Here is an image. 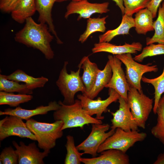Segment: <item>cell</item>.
I'll use <instances>...</instances> for the list:
<instances>
[{
	"label": "cell",
	"mask_w": 164,
	"mask_h": 164,
	"mask_svg": "<svg viewBox=\"0 0 164 164\" xmlns=\"http://www.w3.org/2000/svg\"><path fill=\"white\" fill-rule=\"evenodd\" d=\"M108 16L102 18H90L87 21L86 29L80 35L79 41L81 43L85 42L92 33L97 32H104L106 29V20Z\"/></svg>",
	"instance_id": "cell-26"
},
{
	"label": "cell",
	"mask_w": 164,
	"mask_h": 164,
	"mask_svg": "<svg viewBox=\"0 0 164 164\" xmlns=\"http://www.w3.org/2000/svg\"><path fill=\"white\" fill-rule=\"evenodd\" d=\"M153 19L152 12L147 8L136 13L134 19L136 32L145 35L147 32L154 30Z\"/></svg>",
	"instance_id": "cell-24"
},
{
	"label": "cell",
	"mask_w": 164,
	"mask_h": 164,
	"mask_svg": "<svg viewBox=\"0 0 164 164\" xmlns=\"http://www.w3.org/2000/svg\"><path fill=\"white\" fill-rule=\"evenodd\" d=\"M109 96L104 100L100 97L96 100L91 99L82 94H78L77 97L81 103L84 109L90 116L96 115V118L100 120L104 119V117L102 115L103 113L108 110V107L112 103L118 100L120 96L114 90L109 88Z\"/></svg>",
	"instance_id": "cell-10"
},
{
	"label": "cell",
	"mask_w": 164,
	"mask_h": 164,
	"mask_svg": "<svg viewBox=\"0 0 164 164\" xmlns=\"http://www.w3.org/2000/svg\"><path fill=\"white\" fill-rule=\"evenodd\" d=\"M58 109L53 114L54 120H60L63 124L61 130L76 127L83 128L86 125L102 124V120H98L90 115L83 108L80 101L75 100L72 104H64L60 101Z\"/></svg>",
	"instance_id": "cell-2"
},
{
	"label": "cell",
	"mask_w": 164,
	"mask_h": 164,
	"mask_svg": "<svg viewBox=\"0 0 164 164\" xmlns=\"http://www.w3.org/2000/svg\"><path fill=\"white\" fill-rule=\"evenodd\" d=\"M91 130L88 137L82 142L76 146L79 151L84 154H89L93 157H96L98 149L100 145L115 132V129H111L108 124H93Z\"/></svg>",
	"instance_id": "cell-8"
},
{
	"label": "cell",
	"mask_w": 164,
	"mask_h": 164,
	"mask_svg": "<svg viewBox=\"0 0 164 164\" xmlns=\"http://www.w3.org/2000/svg\"><path fill=\"white\" fill-rule=\"evenodd\" d=\"M98 157L81 158V162L85 164H129V156L121 151L109 149L102 151Z\"/></svg>",
	"instance_id": "cell-15"
},
{
	"label": "cell",
	"mask_w": 164,
	"mask_h": 164,
	"mask_svg": "<svg viewBox=\"0 0 164 164\" xmlns=\"http://www.w3.org/2000/svg\"><path fill=\"white\" fill-rule=\"evenodd\" d=\"M80 63L83 70L81 78L86 88L85 92L82 94H84L89 92L93 87L99 69L97 64L91 62L87 56L84 57Z\"/></svg>",
	"instance_id": "cell-21"
},
{
	"label": "cell",
	"mask_w": 164,
	"mask_h": 164,
	"mask_svg": "<svg viewBox=\"0 0 164 164\" xmlns=\"http://www.w3.org/2000/svg\"><path fill=\"white\" fill-rule=\"evenodd\" d=\"M108 59L112 73L110 82L105 87L114 90L127 101L128 93L130 87L121 67L122 62L115 55H108Z\"/></svg>",
	"instance_id": "cell-12"
},
{
	"label": "cell",
	"mask_w": 164,
	"mask_h": 164,
	"mask_svg": "<svg viewBox=\"0 0 164 164\" xmlns=\"http://www.w3.org/2000/svg\"><path fill=\"white\" fill-rule=\"evenodd\" d=\"M12 144L18 156L19 164H44L43 159L50 152L46 151L40 152L34 142L26 145L20 141L19 145L13 141Z\"/></svg>",
	"instance_id": "cell-14"
},
{
	"label": "cell",
	"mask_w": 164,
	"mask_h": 164,
	"mask_svg": "<svg viewBox=\"0 0 164 164\" xmlns=\"http://www.w3.org/2000/svg\"><path fill=\"white\" fill-rule=\"evenodd\" d=\"M135 27L134 18L132 16L124 14L119 26L115 29L109 30L99 36V42H109L115 37L129 34L131 29Z\"/></svg>",
	"instance_id": "cell-22"
},
{
	"label": "cell",
	"mask_w": 164,
	"mask_h": 164,
	"mask_svg": "<svg viewBox=\"0 0 164 164\" xmlns=\"http://www.w3.org/2000/svg\"><path fill=\"white\" fill-rule=\"evenodd\" d=\"M26 124L35 136L38 147L43 151H50L56 145V140L61 138L63 123L60 120L53 123L40 122L30 118Z\"/></svg>",
	"instance_id": "cell-3"
},
{
	"label": "cell",
	"mask_w": 164,
	"mask_h": 164,
	"mask_svg": "<svg viewBox=\"0 0 164 164\" xmlns=\"http://www.w3.org/2000/svg\"><path fill=\"white\" fill-rule=\"evenodd\" d=\"M119 108L114 112H111V129L120 128L125 131L138 130V126L131 112L127 101L120 97L118 100Z\"/></svg>",
	"instance_id": "cell-13"
},
{
	"label": "cell",
	"mask_w": 164,
	"mask_h": 164,
	"mask_svg": "<svg viewBox=\"0 0 164 164\" xmlns=\"http://www.w3.org/2000/svg\"><path fill=\"white\" fill-rule=\"evenodd\" d=\"M120 9L122 14H124L125 8L123 4V0H113Z\"/></svg>",
	"instance_id": "cell-38"
},
{
	"label": "cell",
	"mask_w": 164,
	"mask_h": 164,
	"mask_svg": "<svg viewBox=\"0 0 164 164\" xmlns=\"http://www.w3.org/2000/svg\"><path fill=\"white\" fill-rule=\"evenodd\" d=\"M20 118L13 115L7 116L0 121V140L11 136L27 138L36 141L34 134Z\"/></svg>",
	"instance_id": "cell-9"
},
{
	"label": "cell",
	"mask_w": 164,
	"mask_h": 164,
	"mask_svg": "<svg viewBox=\"0 0 164 164\" xmlns=\"http://www.w3.org/2000/svg\"><path fill=\"white\" fill-rule=\"evenodd\" d=\"M33 98L31 94L0 91V105H8L11 107H17L22 103L29 102Z\"/></svg>",
	"instance_id": "cell-28"
},
{
	"label": "cell",
	"mask_w": 164,
	"mask_h": 164,
	"mask_svg": "<svg viewBox=\"0 0 164 164\" xmlns=\"http://www.w3.org/2000/svg\"><path fill=\"white\" fill-rule=\"evenodd\" d=\"M25 22L23 28L16 33L15 40L39 50L47 60L53 59L54 54L50 43L54 36L51 34L48 25L37 23L32 17L27 19Z\"/></svg>",
	"instance_id": "cell-1"
},
{
	"label": "cell",
	"mask_w": 164,
	"mask_h": 164,
	"mask_svg": "<svg viewBox=\"0 0 164 164\" xmlns=\"http://www.w3.org/2000/svg\"><path fill=\"white\" fill-rule=\"evenodd\" d=\"M1 164H17L18 163V156L15 150L10 146L6 147L0 155Z\"/></svg>",
	"instance_id": "cell-34"
},
{
	"label": "cell",
	"mask_w": 164,
	"mask_h": 164,
	"mask_svg": "<svg viewBox=\"0 0 164 164\" xmlns=\"http://www.w3.org/2000/svg\"><path fill=\"white\" fill-rule=\"evenodd\" d=\"M109 3L105 2L101 3H92L88 0L71 1L67 5L64 17L67 19L71 15H79L77 20L81 18L89 19L93 14H102L109 12Z\"/></svg>",
	"instance_id": "cell-11"
},
{
	"label": "cell",
	"mask_w": 164,
	"mask_h": 164,
	"mask_svg": "<svg viewBox=\"0 0 164 164\" xmlns=\"http://www.w3.org/2000/svg\"><path fill=\"white\" fill-rule=\"evenodd\" d=\"M67 142L65 147L67 154L64 160L65 164H80L81 156L83 152L80 153L75 146L74 139L72 136L69 135L66 136Z\"/></svg>",
	"instance_id": "cell-31"
},
{
	"label": "cell",
	"mask_w": 164,
	"mask_h": 164,
	"mask_svg": "<svg viewBox=\"0 0 164 164\" xmlns=\"http://www.w3.org/2000/svg\"><path fill=\"white\" fill-rule=\"evenodd\" d=\"M56 1L57 0H36L35 2L36 11L39 14L38 22L48 25L50 31L55 36L57 43L60 44L63 42L56 32L52 15L53 6Z\"/></svg>",
	"instance_id": "cell-18"
},
{
	"label": "cell",
	"mask_w": 164,
	"mask_h": 164,
	"mask_svg": "<svg viewBox=\"0 0 164 164\" xmlns=\"http://www.w3.org/2000/svg\"><path fill=\"white\" fill-rule=\"evenodd\" d=\"M112 73L111 68L108 60L103 70L99 69L92 89L88 93L83 94L91 99H94L109 83Z\"/></svg>",
	"instance_id": "cell-23"
},
{
	"label": "cell",
	"mask_w": 164,
	"mask_h": 164,
	"mask_svg": "<svg viewBox=\"0 0 164 164\" xmlns=\"http://www.w3.org/2000/svg\"><path fill=\"white\" fill-rule=\"evenodd\" d=\"M115 56L125 66L126 77L129 85L139 92L142 90L141 80L143 74L148 72H156L158 70L156 65H151L150 63L144 65L137 62L131 53Z\"/></svg>",
	"instance_id": "cell-7"
},
{
	"label": "cell",
	"mask_w": 164,
	"mask_h": 164,
	"mask_svg": "<svg viewBox=\"0 0 164 164\" xmlns=\"http://www.w3.org/2000/svg\"><path fill=\"white\" fill-rule=\"evenodd\" d=\"M36 0H17L11 12L12 18L20 24L31 17L36 11Z\"/></svg>",
	"instance_id": "cell-19"
},
{
	"label": "cell",
	"mask_w": 164,
	"mask_h": 164,
	"mask_svg": "<svg viewBox=\"0 0 164 164\" xmlns=\"http://www.w3.org/2000/svg\"><path fill=\"white\" fill-rule=\"evenodd\" d=\"M158 9V17L153 25L155 32L152 37L146 39L147 46L156 43L164 44V1Z\"/></svg>",
	"instance_id": "cell-25"
},
{
	"label": "cell",
	"mask_w": 164,
	"mask_h": 164,
	"mask_svg": "<svg viewBox=\"0 0 164 164\" xmlns=\"http://www.w3.org/2000/svg\"><path fill=\"white\" fill-rule=\"evenodd\" d=\"M59 106L58 103L55 101H52L47 106H40L33 109H25L19 106L14 109L8 108L3 111H0V115L15 116L26 121L35 115L45 114L49 111H55L58 109Z\"/></svg>",
	"instance_id": "cell-16"
},
{
	"label": "cell",
	"mask_w": 164,
	"mask_h": 164,
	"mask_svg": "<svg viewBox=\"0 0 164 164\" xmlns=\"http://www.w3.org/2000/svg\"><path fill=\"white\" fill-rule=\"evenodd\" d=\"M17 0H0V9L3 12L11 13Z\"/></svg>",
	"instance_id": "cell-35"
},
{
	"label": "cell",
	"mask_w": 164,
	"mask_h": 164,
	"mask_svg": "<svg viewBox=\"0 0 164 164\" xmlns=\"http://www.w3.org/2000/svg\"><path fill=\"white\" fill-rule=\"evenodd\" d=\"M153 164H164V152L158 155Z\"/></svg>",
	"instance_id": "cell-37"
},
{
	"label": "cell",
	"mask_w": 164,
	"mask_h": 164,
	"mask_svg": "<svg viewBox=\"0 0 164 164\" xmlns=\"http://www.w3.org/2000/svg\"><path fill=\"white\" fill-rule=\"evenodd\" d=\"M67 0H57L56 2H63L64 1H66ZM71 0V1H78L81 0Z\"/></svg>",
	"instance_id": "cell-39"
},
{
	"label": "cell",
	"mask_w": 164,
	"mask_h": 164,
	"mask_svg": "<svg viewBox=\"0 0 164 164\" xmlns=\"http://www.w3.org/2000/svg\"><path fill=\"white\" fill-rule=\"evenodd\" d=\"M147 134L138 131H125L117 128L114 133L108 137L99 147L97 153L109 149H115L126 153L137 142L144 141Z\"/></svg>",
	"instance_id": "cell-6"
},
{
	"label": "cell",
	"mask_w": 164,
	"mask_h": 164,
	"mask_svg": "<svg viewBox=\"0 0 164 164\" xmlns=\"http://www.w3.org/2000/svg\"><path fill=\"white\" fill-rule=\"evenodd\" d=\"M0 91L28 94L33 93V91L28 89L25 84H20L19 82L8 80L2 74H0Z\"/></svg>",
	"instance_id": "cell-29"
},
{
	"label": "cell",
	"mask_w": 164,
	"mask_h": 164,
	"mask_svg": "<svg viewBox=\"0 0 164 164\" xmlns=\"http://www.w3.org/2000/svg\"><path fill=\"white\" fill-rule=\"evenodd\" d=\"M68 64L67 61L64 62L56 83L64 97L63 103L70 105L75 102L76 94L79 91L84 94L85 92L86 88L80 76L81 63L80 62L78 65L79 69L77 71L71 70L70 74L68 73L67 70Z\"/></svg>",
	"instance_id": "cell-4"
},
{
	"label": "cell",
	"mask_w": 164,
	"mask_h": 164,
	"mask_svg": "<svg viewBox=\"0 0 164 164\" xmlns=\"http://www.w3.org/2000/svg\"><path fill=\"white\" fill-rule=\"evenodd\" d=\"M157 122L151 129L152 134L164 145V95L160 99L156 110Z\"/></svg>",
	"instance_id": "cell-27"
},
{
	"label": "cell",
	"mask_w": 164,
	"mask_h": 164,
	"mask_svg": "<svg viewBox=\"0 0 164 164\" xmlns=\"http://www.w3.org/2000/svg\"><path fill=\"white\" fill-rule=\"evenodd\" d=\"M6 79L25 83L28 88L32 90L38 88L43 87L48 81V79L43 76L35 78L26 74L21 70H17L11 74L4 75Z\"/></svg>",
	"instance_id": "cell-20"
},
{
	"label": "cell",
	"mask_w": 164,
	"mask_h": 164,
	"mask_svg": "<svg viewBox=\"0 0 164 164\" xmlns=\"http://www.w3.org/2000/svg\"><path fill=\"white\" fill-rule=\"evenodd\" d=\"M142 44L139 42H134L131 44L125 43L122 45H117L109 42H99L95 43L92 49L93 53L104 52L114 55L130 53L135 54L142 50Z\"/></svg>",
	"instance_id": "cell-17"
},
{
	"label": "cell",
	"mask_w": 164,
	"mask_h": 164,
	"mask_svg": "<svg viewBox=\"0 0 164 164\" xmlns=\"http://www.w3.org/2000/svg\"><path fill=\"white\" fill-rule=\"evenodd\" d=\"M163 0H151L147 8L152 12L153 18L156 16L159 8Z\"/></svg>",
	"instance_id": "cell-36"
},
{
	"label": "cell",
	"mask_w": 164,
	"mask_h": 164,
	"mask_svg": "<svg viewBox=\"0 0 164 164\" xmlns=\"http://www.w3.org/2000/svg\"><path fill=\"white\" fill-rule=\"evenodd\" d=\"M142 80L144 83L151 84L154 87V101L153 111L154 113L156 114L159 101L162 94L164 93V66L162 73L159 77L150 79L143 76Z\"/></svg>",
	"instance_id": "cell-30"
},
{
	"label": "cell",
	"mask_w": 164,
	"mask_h": 164,
	"mask_svg": "<svg viewBox=\"0 0 164 164\" xmlns=\"http://www.w3.org/2000/svg\"><path fill=\"white\" fill-rule=\"evenodd\" d=\"M162 54H164V44L152 43L143 48L141 53L135 56L133 59L137 62H141L148 57Z\"/></svg>",
	"instance_id": "cell-32"
},
{
	"label": "cell",
	"mask_w": 164,
	"mask_h": 164,
	"mask_svg": "<svg viewBox=\"0 0 164 164\" xmlns=\"http://www.w3.org/2000/svg\"><path fill=\"white\" fill-rule=\"evenodd\" d=\"M151 0H123L124 14L132 16L141 10L146 8Z\"/></svg>",
	"instance_id": "cell-33"
},
{
	"label": "cell",
	"mask_w": 164,
	"mask_h": 164,
	"mask_svg": "<svg viewBox=\"0 0 164 164\" xmlns=\"http://www.w3.org/2000/svg\"><path fill=\"white\" fill-rule=\"evenodd\" d=\"M129 86L128 103L138 126L145 129L146 122L153 110V99L144 94L142 90L139 92L134 87Z\"/></svg>",
	"instance_id": "cell-5"
}]
</instances>
